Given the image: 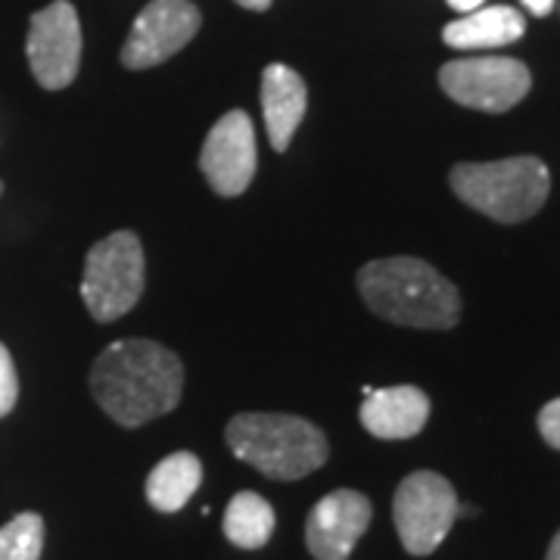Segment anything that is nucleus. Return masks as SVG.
<instances>
[{
  "label": "nucleus",
  "mask_w": 560,
  "mask_h": 560,
  "mask_svg": "<svg viewBox=\"0 0 560 560\" xmlns=\"http://www.w3.org/2000/svg\"><path fill=\"white\" fill-rule=\"evenodd\" d=\"M91 393L121 427H143L168 415L184 393V364L153 340H119L106 346L91 371Z\"/></svg>",
  "instance_id": "obj_1"
},
{
  "label": "nucleus",
  "mask_w": 560,
  "mask_h": 560,
  "mask_svg": "<svg viewBox=\"0 0 560 560\" xmlns=\"http://www.w3.org/2000/svg\"><path fill=\"white\" fill-rule=\"evenodd\" d=\"M359 293L374 315L401 327L445 330L460 320L458 287L411 256L368 261L359 271Z\"/></svg>",
  "instance_id": "obj_2"
},
{
  "label": "nucleus",
  "mask_w": 560,
  "mask_h": 560,
  "mask_svg": "<svg viewBox=\"0 0 560 560\" xmlns=\"http://www.w3.org/2000/svg\"><path fill=\"white\" fill-rule=\"evenodd\" d=\"M224 440L237 458L271 480H302L324 467L330 455L324 430L293 415H237L228 423Z\"/></svg>",
  "instance_id": "obj_3"
},
{
  "label": "nucleus",
  "mask_w": 560,
  "mask_h": 560,
  "mask_svg": "<svg viewBox=\"0 0 560 560\" xmlns=\"http://www.w3.org/2000/svg\"><path fill=\"white\" fill-rule=\"evenodd\" d=\"M452 190L470 209L501 224L533 219L551 194V172L536 156L499 162H460L452 168Z\"/></svg>",
  "instance_id": "obj_4"
},
{
  "label": "nucleus",
  "mask_w": 560,
  "mask_h": 560,
  "mask_svg": "<svg viewBox=\"0 0 560 560\" xmlns=\"http://www.w3.org/2000/svg\"><path fill=\"white\" fill-rule=\"evenodd\" d=\"M143 283H147V265H143V246L138 234L116 231L91 246L81 278V300L88 305L91 318L109 324L138 305L143 296Z\"/></svg>",
  "instance_id": "obj_5"
},
{
  "label": "nucleus",
  "mask_w": 560,
  "mask_h": 560,
  "mask_svg": "<svg viewBox=\"0 0 560 560\" xmlns=\"http://www.w3.org/2000/svg\"><path fill=\"white\" fill-rule=\"evenodd\" d=\"M393 521L401 548L408 555L415 558L433 555L458 521L455 486L433 470H418L405 477L393 499Z\"/></svg>",
  "instance_id": "obj_6"
},
{
  "label": "nucleus",
  "mask_w": 560,
  "mask_h": 560,
  "mask_svg": "<svg viewBox=\"0 0 560 560\" xmlns=\"http://www.w3.org/2000/svg\"><path fill=\"white\" fill-rule=\"evenodd\" d=\"M442 91L460 106L480 113H508L529 94L533 75L526 62L511 57H467L440 69Z\"/></svg>",
  "instance_id": "obj_7"
},
{
  "label": "nucleus",
  "mask_w": 560,
  "mask_h": 560,
  "mask_svg": "<svg viewBox=\"0 0 560 560\" xmlns=\"http://www.w3.org/2000/svg\"><path fill=\"white\" fill-rule=\"evenodd\" d=\"M25 54L44 91L69 88L81 66V22L69 0H54L28 22Z\"/></svg>",
  "instance_id": "obj_8"
},
{
  "label": "nucleus",
  "mask_w": 560,
  "mask_h": 560,
  "mask_svg": "<svg viewBox=\"0 0 560 560\" xmlns=\"http://www.w3.org/2000/svg\"><path fill=\"white\" fill-rule=\"evenodd\" d=\"M200 10L190 0H150L121 47L125 69H153L172 60L200 32Z\"/></svg>",
  "instance_id": "obj_9"
},
{
  "label": "nucleus",
  "mask_w": 560,
  "mask_h": 560,
  "mask_svg": "<svg viewBox=\"0 0 560 560\" xmlns=\"http://www.w3.org/2000/svg\"><path fill=\"white\" fill-rule=\"evenodd\" d=\"M259 150H256V131L243 109L224 113L212 131L206 135L200 153V168L206 180L219 197H241L256 178Z\"/></svg>",
  "instance_id": "obj_10"
},
{
  "label": "nucleus",
  "mask_w": 560,
  "mask_h": 560,
  "mask_svg": "<svg viewBox=\"0 0 560 560\" xmlns=\"http://www.w3.org/2000/svg\"><path fill=\"white\" fill-rule=\"evenodd\" d=\"M374 508L355 489H337L312 508L305 521V545L315 560H349L371 526Z\"/></svg>",
  "instance_id": "obj_11"
},
{
  "label": "nucleus",
  "mask_w": 560,
  "mask_h": 560,
  "mask_svg": "<svg viewBox=\"0 0 560 560\" xmlns=\"http://www.w3.org/2000/svg\"><path fill=\"white\" fill-rule=\"evenodd\" d=\"M430 420V399L418 386L371 389L361 405V427L377 440H411Z\"/></svg>",
  "instance_id": "obj_12"
},
{
  "label": "nucleus",
  "mask_w": 560,
  "mask_h": 560,
  "mask_svg": "<svg viewBox=\"0 0 560 560\" xmlns=\"http://www.w3.org/2000/svg\"><path fill=\"white\" fill-rule=\"evenodd\" d=\"M305 106H308L305 79L283 62H271L261 72V113H265V128H268L271 147L278 153L290 147L302 116H305Z\"/></svg>",
  "instance_id": "obj_13"
},
{
  "label": "nucleus",
  "mask_w": 560,
  "mask_h": 560,
  "mask_svg": "<svg viewBox=\"0 0 560 560\" xmlns=\"http://www.w3.org/2000/svg\"><path fill=\"white\" fill-rule=\"evenodd\" d=\"M526 20L514 7H480L442 28V40L455 50H492L523 38Z\"/></svg>",
  "instance_id": "obj_14"
},
{
  "label": "nucleus",
  "mask_w": 560,
  "mask_h": 560,
  "mask_svg": "<svg viewBox=\"0 0 560 560\" xmlns=\"http://www.w3.org/2000/svg\"><path fill=\"white\" fill-rule=\"evenodd\" d=\"M202 482V464L190 452H175L168 458H162L150 477H147V501L162 511V514H175L187 501L194 499V492Z\"/></svg>",
  "instance_id": "obj_15"
},
{
  "label": "nucleus",
  "mask_w": 560,
  "mask_h": 560,
  "mask_svg": "<svg viewBox=\"0 0 560 560\" xmlns=\"http://www.w3.org/2000/svg\"><path fill=\"white\" fill-rule=\"evenodd\" d=\"M275 533V508L256 492H237L224 511V536L231 545L256 551Z\"/></svg>",
  "instance_id": "obj_16"
},
{
  "label": "nucleus",
  "mask_w": 560,
  "mask_h": 560,
  "mask_svg": "<svg viewBox=\"0 0 560 560\" xmlns=\"http://www.w3.org/2000/svg\"><path fill=\"white\" fill-rule=\"evenodd\" d=\"M44 551V517L35 511L16 514L0 526V560H40Z\"/></svg>",
  "instance_id": "obj_17"
},
{
  "label": "nucleus",
  "mask_w": 560,
  "mask_h": 560,
  "mask_svg": "<svg viewBox=\"0 0 560 560\" xmlns=\"http://www.w3.org/2000/svg\"><path fill=\"white\" fill-rule=\"evenodd\" d=\"M20 399V377H16V364L10 349L0 342V418H7Z\"/></svg>",
  "instance_id": "obj_18"
},
{
  "label": "nucleus",
  "mask_w": 560,
  "mask_h": 560,
  "mask_svg": "<svg viewBox=\"0 0 560 560\" xmlns=\"http://www.w3.org/2000/svg\"><path fill=\"white\" fill-rule=\"evenodd\" d=\"M539 433L541 440L560 452V399L548 401L539 411Z\"/></svg>",
  "instance_id": "obj_19"
},
{
  "label": "nucleus",
  "mask_w": 560,
  "mask_h": 560,
  "mask_svg": "<svg viewBox=\"0 0 560 560\" xmlns=\"http://www.w3.org/2000/svg\"><path fill=\"white\" fill-rule=\"evenodd\" d=\"M523 7L533 13V16H548L555 10V0H523Z\"/></svg>",
  "instance_id": "obj_20"
},
{
  "label": "nucleus",
  "mask_w": 560,
  "mask_h": 560,
  "mask_svg": "<svg viewBox=\"0 0 560 560\" xmlns=\"http://www.w3.org/2000/svg\"><path fill=\"white\" fill-rule=\"evenodd\" d=\"M486 0H448V7H455L458 13H470V10H480Z\"/></svg>",
  "instance_id": "obj_21"
},
{
  "label": "nucleus",
  "mask_w": 560,
  "mask_h": 560,
  "mask_svg": "<svg viewBox=\"0 0 560 560\" xmlns=\"http://www.w3.org/2000/svg\"><path fill=\"white\" fill-rule=\"evenodd\" d=\"M243 10H256V13H261V10H268L271 7V0H237Z\"/></svg>",
  "instance_id": "obj_22"
},
{
  "label": "nucleus",
  "mask_w": 560,
  "mask_h": 560,
  "mask_svg": "<svg viewBox=\"0 0 560 560\" xmlns=\"http://www.w3.org/2000/svg\"><path fill=\"white\" fill-rule=\"evenodd\" d=\"M545 560H560V533L551 539V548H548V558Z\"/></svg>",
  "instance_id": "obj_23"
},
{
  "label": "nucleus",
  "mask_w": 560,
  "mask_h": 560,
  "mask_svg": "<svg viewBox=\"0 0 560 560\" xmlns=\"http://www.w3.org/2000/svg\"><path fill=\"white\" fill-rule=\"evenodd\" d=\"M0 194H3V180H0Z\"/></svg>",
  "instance_id": "obj_24"
},
{
  "label": "nucleus",
  "mask_w": 560,
  "mask_h": 560,
  "mask_svg": "<svg viewBox=\"0 0 560 560\" xmlns=\"http://www.w3.org/2000/svg\"><path fill=\"white\" fill-rule=\"evenodd\" d=\"M555 3H558V7H560V0H555Z\"/></svg>",
  "instance_id": "obj_25"
}]
</instances>
